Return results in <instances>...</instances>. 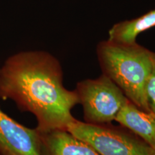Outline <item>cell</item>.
Here are the masks:
<instances>
[{
    "instance_id": "obj_1",
    "label": "cell",
    "mask_w": 155,
    "mask_h": 155,
    "mask_svg": "<svg viewBox=\"0 0 155 155\" xmlns=\"http://www.w3.org/2000/svg\"><path fill=\"white\" fill-rule=\"evenodd\" d=\"M0 97L33 114L40 132L67 129L76 120L71 110L79 104L78 95L63 86L61 64L47 52H21L9 57L0 68Z\"/></svg>"
},
{
    "instance_id": "obj_2",
    "label": "cell",
    "mask_w": 155,
    "mask_h": 155,
    "mask_svg": "<svg viewBox=\"0 0 155 155\" xmlns=\"http://www.w3.org/2000/svg\"><path fill=\"white\" fill-rule=\"evenodd\" d=\"M97 55L104 74L121 88L128 100L150 112L146 86L154 53L137 42L123 45L107 40L98 44Z\"/></svg>"
},
{
    "instance_id": "obj_3",
    "label": "cell",
    "mask_w": 155,
    "mask_h": 155,
    "mask_svg": "<svg viewBox=\"0 0 155 155\" xmlns=\"http://www.w3.org/2000/svg\"><path fill=\"white\" fill-rule=\"evenodd\" d=\"M75 91L83 106L86 123L92 124L101 125L115 120L129 101L121 88L104 74L78 83Z\"/></svg>"
},
{
    "instance_id": "obj_4",
    "label": "cell",
    "mask_w": 155,
    "mask_h": 155,
    "mask_svg": "<svg viewBox=\"0 0 155 155\" xmlns=\"http://www.w3.org/2000/svg\"><path fill=\"white\" fill-rule=\"evenodd\" d=\"M67 130L86 141L100 155H154L145 141L116 129L75 120Z\"/></svg>"
},
{
    "instance_id": "obj_5",
    "label": "cell",
    "mask_w": 155,
    "mask_h": 155,
    "mask_svg": "<svg viewBox=\"0 0 155 155\" xmlns=\"http://www.w3.org/2000/svg\"><path fill=\"white\" fill-rule=\"evenodd\" d=\"M0 155H40V134L0 112Z\"/></svg>"
},
{
    "instance_id": "obj_6",
    "label": "cell",
    "mask_w": 155,
    "mask_h": 155,
    "mask_svg": "<svg viewBox=\"0 0 155 155\" xmlns=\"http://www.w3.org/2000/svg\"><path fill=\"white\" fill-rule=\"evenodd\" d=\"M40 155H100L67 129L40 132Z\"/></svg>"
},
{
    "instance_id": "obj_7",
    "label": "cell",
    "mask_w": 155,
    "mask_h": 155,
    "mask_svg": "<svg viewBox=\"0 0 155 155\" xmlns=\"http://www.w3.org/2000/svg\"><path fill=\"white\" fill-rule=\"evenodd\" d=\"M115 121L133 131L155 150V116L143 111L128 101L121 108Z\"/></svg>"
},
{
    "instance_id": "obj_8",
    "label": "cell",
    "mask_w": 155,
    "mask_h": 155,
    "mask_svg": "<svg viewBox=\"0 0 155 155\" xmlns=\"http://www.w3.org/2000/svg\"><path fill=\"white\" fill-rule=\"evenodd\" d=\"M155 27V9L137 18L116 23L108 31L109 41L123 45L136 43L141 32Z\"/></svg>"
},
{
    "instance_id": "obj_9",
    "label": "cell",
    "mask_w": 155,
    "mask_h": 155,
    "mask_svg": "<svg viewBox=\"0 0 155 155\" xmlns=\"http://www.w3.org/2000/svg\"><path fill=\"white\" fill-rule=\"evenodd\" d=\"M146 94L150 112L155 116V53L152 72L147 83Z\"/></svg>"
},
{
    "instance_id": "obj_10",
    "label": "cell",
    "mask_w": 155,
    "mask_h": 155,
    "mask_svg": "<svg viewBox=\"0 0 155 155\" xmlns=\"http://www.w3.org/2000/svg\"><path fill=\"white\" fill-rule=\"evenodd\" d=\"M154 155H155V150H154Z\"/></svg>"
},
{
    "instance_id": "obj_11",
    "label": "cell",
    "mask_w": 155,
    "mask_h": 155,
    "mask_svg": "<svg viewBox=\"0 0 155 155\" xmlns=\"http://www.w3.org/2000/svg\"><path fill=\"white\" fill-rule=\"evenodd\" d=\"M1 111H1V109H0V112H1Z\"/></svg>"
}]
</instances>
